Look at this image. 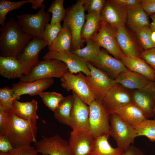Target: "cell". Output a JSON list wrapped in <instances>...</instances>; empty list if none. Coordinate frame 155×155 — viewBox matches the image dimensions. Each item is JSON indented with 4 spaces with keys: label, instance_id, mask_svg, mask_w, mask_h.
Instances as JSON below:
<instances>
[{
    "label": "cell",
    "instance_id": "obj_1",
    "mask_svg": "<svg viewBox=\"0 0 155 155\" xmlns=\"http://www.w3.org/2000/svg\"><path fill=\"white\" fill-rule=\"evenodd\" d=\"M1 56L16 57L23 51L33 38L25 33L17 21L10 17L0 28Z\"/></svg>",
    "mask_w": 155,
    "mask_h": 155
},
{
    "label": "cell",
    "instance_id": "obj_2",
    "mask_svg": "<svg viewBox=\"0 0 155 155\" xmlns=\"http://www.w3.org/2000/svg\"><path fill=\"white\" fill-rule=\"evenodd\" d=\"M9 113V121L5 134L14 148L30 145L36 142L37 120L23 119Z\"/></svg>",
    "mask_w": 155,
    "mask_h": 155
},
{
    "label": "cell",
    "instance_id": "obj_3",
    "mask_svg": "<svg viewBox=\"0 0 155 155\" xmlns=\"http://www.w3.org/2000/svg\"><path fill=\"white\" fill-rule=\"evenodd\" d=\"M85 1V0H78L75 3L66 9L63 26L68 27L71 33L72 50L82 48L85 42L81 36L82 28L86 20L85 10L84 7Z\"/></svg>",
    "mask_w": 155,
    "mask_h": 155
},
{
    "label": "cell",
    "instance_id": "obj_4",
    "mask_svg": "<svg viewBox=\"0 0 155 155\" xmlns=\"http://www.w3.org/2000/svg\"><path fill=\"white\" fill-rule=\"evenodd\" d=\"M69 71L67 65L55 59L39 61L32 68L29 75H24L20 81L29 82L36 80L53 78H63Z\"/></svg>",
    "mask_w": 155,
    "mask_h": 155
},
{
    "label": "cell",
    "instance_id": "obj_5",
    "mask_svg": "<svg viewBox=\"0 0 155 155\" xmlns=\"http://www.w3.org/2000/svg\"><path fill=\"white\" fill-rule=\"evenodd\" d=\"M45 8L40 9L34 14L26 13L16 16L17 22L22 31L33 38L43 39L46 26L51 22L50 13L45 11Z\"/></svg>",
    "mask_w": 155,
    "mask_h": 155
},
{
    "label": "cell",
    "instance_id": "obj_6",
    "mask_svg": "<svg viewBox=\"0 0 155 155\" xmlns=\"http://www.w3.org/2000/svg\"><path fill=\"white\" fill-rule=\"evenodd\" d=\"M109 133L115 141L117 147L124 151L134 143L137 137L133 126L123 121L115 113L110 115Z\"/></svg>",
    "mask_w": 155,
    "mask_h": 155
},
{
    "label": "cell",
    "instance_id": "obj_7",
    "mask_svg": "<svg viewBox=\"0 0 155 155\" xmlns=\"http://www.w3.org/2000/svg\"><path fill=\"white\" fill-rule=\"evenodd\" d=\"M90 75H85L86 82L96 100L100 102L106 95L116 83L105 72L87 62Z\"/></svg>",
    "mask_w": 155,
    "mask_h": 155
},
{
    "label": "cell",
    "instance_id": "obj_8",
    "mask_svg": "<svg viewBox=\"0 0 155 155\" xmlns=\"http://www.w3.org/2000/svg\"><path fill=\"white\" fill-rule=\"evenodd\" d=\"M75 74L69 71L61 78V85L68 91L72 90L88 105L95 100L85 80L84 74L80 72Z\"/></svg>",
    "mask_w": 155,
    "mask_h": 155
},
{
    "label": "cell",
    "instance_id": "obj_9",
    "mask_svg": "<svg viewBox=\"0 0 155 155\" xmlns=\"http://www.w3.org/2000/svg\"><path fill=\"white\" fill-rule=\"evenodd\" d=\"M89 106V130L94 139L108 133L110 115L101 103L95 100Z\"/></svg>",
    "mask_w": 155,
    "mask_h": 155
},
{
    "label": "cell",
    "instance_id": "obj_10",
    "mask_svg": "<svg viewBox=\"0 0 155 155\" xmlns=\"http://www.w3.org/2000/svg\"><path fill=\"white\" fill-rule=\"evenodd\" d=\"M117 29L109 24L100 21V28L91 40L104 48L114 57L121 60L125 55L116 39Z\"/></svg>",
    "mask_w": 155,
    "mask_h": 155
},
{
    "label": "cell",
    "instance_id": "obj_11",
    "mask_svg": "<svg viewBox=\"0 0 155 155\" xmlns=\"http://www.w3.org/2000/svg\"><path fill=\"white\" fill-rule=\"evenodd\" d=\"M155 86L151 81L143 88L132 90L131 102L140 108L146 119L154 117Z\"/></svg>",
    "mask_w": 155,
    "mask_h": 155
},
{
    "label": "cell",
    "instance_id": "obj_12",
    "mask_svg": "<svg viewBox=\"0 0 155 155\" xmlns=\"http://www.w3.org/2000/svg\"><path fill=\"white\" fill-rule=\"evenodd\" d=\"M132 102V90L116 83L108 92L101 102L110 115L119 108Z\"/></svg>",
    "mask_w": 155,
    "mask_h": 155
},
{
    "label": "cell",
    "instance_id": "obj_13",
    "mask_svg": "<svg viewBox=\"0 0 155 155\" xmlns=\"http://www.w3.org/2000/svg\"><path fill=\"white\" fill-rule=\"evenodd\" d=\"M44 60L55 59L65 63L69 71L77 74L81 72L86 75H90V72L86 61L71 51L54 52L49 51L43 56Z\"/></svg>",
    "mask_w": 155,
    "mask_h": 155
},
{
    "label": "cell",
    "instance_id": "obj_14",
    "mask_svg": "<svg viewBox=\"0 0 155 155\" xmlns=\"http://www.w3.org/2000/svg\"><path fill=\"white\" fill-rule=\"evenodd\" d=\"M47 46L46 42L43 39L33 38L23 51L16 57L24 68V75H29L32 68L38 63L39 53Z\"/></svg>",
    "mask_w": 155,
    "mask_h": 155
},
{
    "label": "cell",
    "instance_id": "obj_15",
    "mask_svg": "<svg viewBox=\"0 0 155 155\" xmlns=\"http://www.w3.org/2000/svg\"><path fill=\"white\" fill-rule=\"evenodd\" d=\"M101 22L109 24L115 29L125 25L127 18V9L114 0H106L100 15Z\"/></svg>",
    "mask_w": 155,
    "mask_h": 155
},
{
    "label": "cell",
    "instance_id": "obj_16",
    "mask_svg": "<svg viewBox=\"0 0 155 155\" xmlns=\"http://www.w3.org/2000/svg\"><path fill=\"white\" fill-rule=\"evenodd\" d=\"M38 152L42 155H72L68 142L58 135L44 137L34 143Z\"/></svg>",
    "mask_w": 155,
    "mask_h": 155
},
{
    "label": "cell",
    "instance_id": "obj_17",
    "mask_svg": "<svg viewBox=\"0 0 155 155\" xmlns=\"http://www.w3.org/2000/svg\"><path fill=\"white\" fill-rule=\"evenodd\" d=\"M90 63L114 80L121 73L129 70L120 60L112 57L105 49L101 50L95 60Z\"/></svg>",
    "mask_w": 155,
    "mask_h": 155
},
{
    "label": "cell",
    "instance_id": "obj_18",
    "mask_svg": "<svg viewBox=\"0 0 155 155\" xmlns=\"http://www.w3.org/2000/svg\"><path fill=\"white\" fill-rule=\"evenodd\" d=\"M94 138L89 130H73L68 144L72 155H88L92 150Z\"/></svg>",
    "mask_w": 155,
    "mask_h": 155
},
{
    "label": "cell",
    "instance_id": "obj_19",
    "mask_svg": "<svg viewBox=\"0 0 155 155\" xmlns=\"http://www.w3.org/2000/svg\"><path fill=\"white\" fill-rule=\"evenodd\" d=\"M74 101L71 111L70 126L74 130H89L90 107L74 92Z\"/></svg>",
    "mask_w": 155,
    "mask_h": 155
},
{
    "label": "cell",
    "instance_id": "obj_20",
    "mask_svg": "<svg viewBox=\"0 0 155 155\" xmlns=\"http://www.w3.org/2000/svg\"><path fill=\"white\" fill-rule=\"evenodd\" d=\"M54 82L52 78L40 79L29 82L20 81L13 85L11 88L12 96L15 99L18 100L22 95L28 94L32 96L39 95L50 87Z\"/></svg>",
    "mask_w": 155,
    "mask_h": 155
},
{
    "label": "cell",
    "instance_id": "obj_21",
    "mask_svg": "<svg viewBox=\"0 0 155 155\" xmlns=\"http://www.w3.org/2000/svg\"><path fill=\"white\" fill-rule=\"evenodd\" d=\"M116 39L120 48L125 56L140 57L144 51L125 25L117 29Z\"/></svg>",
    "mask_w": 155,
    "mask_h": 155
},
{
    "label": "cell",
    "instance_id": "obj_22",
    "mask_svg": "<svg viewBox=\"0 0 155 155\" xmlns=\"http://www.w3.org/2000/svg\"><path fill=\"white\" fill-rule=\"evenodd\" d=\"M24 68L16 57L0 56V74L8 79L20 78L25 75Z\"/></svg>",
    "mask_w": 155,
    "mask_h": 155
},
{
    "label": "cell",
    "instance_id": "obj_23",
    "mask_svg": "<svg viewBox=\"0 0 155 155\" xmlns=\"http://www.w3.org/2000/svg\"><path fill=\"white\" fill-rule=\"evenodd\" d=\"M120 60L129 70L142 75L151 81L155 80V70L140 57L124 55Z\"/></svg>",
    "mask_w": 155,
    "mask_h": 155
},
{
    "label": "cell",
    "instance_id": "obj_24",
    "mask_svg": "<svg viewBox=\"0 0 155 155\" xmlns=\"http://www.w3.org/2000/svg\"><path fill=\"white\" fill-rule=\"evenodd\" d=\"M115 80L116 83L131 90L142 88L152 81L142 75L129 70L121 73Z\"/></svg>",
    "mask_w": 155,
    "mask_h": 155
},
{
    "label": "cell",
    "instance_id": "obj_25",
    "mask_svg": "<svg viewBox=\"0 0 155 155\" xmlns=\"http://www.w3.org/2000/svg\"><path fill=\"white\" fill-rule=\"evenodd\" d=\"M38 103L34 99L30 101L22 102L15 99L13 104L11 113L17 117L23 119H40L37 114Z\"/></svg>",
    "mask_w": 155,
    "mask_h": 155
},
{
    "label": "cell",
    "instance_id": "obj_26",
    "mask_svg": "<svg viewBox=\"0 0 155 155\" xmlns=\"http://www.w3.org/2000/svg\"><path fill=\"white\" fill-rule=\"evenodd\" d=\"M115 113L124 121L133 126L146 119L142 111L132 102L119 108Z\"/></svg>",
    "mask_w": 155,
    "mask_h": 155
},
{
    "label": "cell",
    "instance_id": "obj_27",
    "mask_svg": "<svg viewBox=\"0 0 155 155\" xmlns=\"http://www.w3.org/2000/svg\"><path fill=\"white\" fill-rule=\"evenodd\" d=\"M126 23L135 32L150 25L147 14L140 5L127 9Z\"/></svg>",
    "mask_w": 155,
    "mask_h": 155
},
{
    "label": "cell",
    "instance_id": "obj_28",
    "mask_svg": "<svg viewBox=\"0 0 155 155\" xmlns=\"http://www.w3.org/2000/svg\"><path fill=\"white\" fill-rule=\"evenodd\" d=\"M109 136L108 133L94 139L92 149L88 155H121L123 151L111 145Z\"/></svg>",
    "mask_w": 155,
    "mask_h": 155
},
{
    "label": "cell",
    "instance_id": "obj_29",
    "mask_svg": "<svg viewBox=\"0 0 155 155\" xmlns=\"http://www.w3.org/2000/svg\"><path fill=\"white\" fill-rule=\"evenodd\" d=\"M74 101L73 94L65 97L53 112L55 118L61 123L70 126L71 114Z\"/></svg>",
    "mask_w": 155,
    "mask_h": 155
},
{
    "label": "cell",
    "instance_id": "obj_30",
    "mask_svg": "<svg viewBox=\"0 0 155 155\" xmlns=\"http://www.w3.org/2000/svg\"><path fill=\"white\" fill-rule=\"evenodd\" d=\"M63 28L51 46L48 47L49 51L61 52L71 51L72 37L69 29L66 26Z\"/></svg>",
    "mask_w": 155,
    "mask_h": 155
},
{
    "label": "cell",
    "instance_id": "obj_31",
    "mask_svg": "<svg viewBox=\"0 0 155 155\" xmlns=\"http://www.w3.org/2000/svg\"><path fill=\"white\" fill-rule=\"evenodd\" d=\"M86 20L82 28L81 36L85 42L91 39L98 31L100 26V14L96 13H88L86 15Z\"/></svg>",
    "mask_w": 155,
    "mask_h": 155
},
{
    "label": "cell",
    "instance_id": "obj_32",
    "mask_svg": "<svg viewBox=\"0 0 155 155\" xmlns=\"http://www.w3.org/2000/svg\"><path fill=\"white\" fill-rule=\"evenodd\" d=\"M86 46L84 48L72 50L71 51L86 61L93 62L99 53L100 46L91 39L86 41Z\"/></svg>",
    "mask_w": 155,
    "mask_h": 155
},
{
    "label": "cell",
    "instance_id": "obj_33",
    "mask_svg": "<svg viewBox=\"0 0 155 155\" xmlns=\"http://www.w3.org/2000/svg\"><path fill=\"white\" fill-rule=\"evenodd\" d=\"M133 127L137 137L145 136L150 141L155 142V119H145Z\"/></svg>",
    "mask_w": 155,
    "mask_h": 155
},
{
    "label": "cell",
    "instance_id": "obj_34",
    "mask_svg": "<svg viewBox=\"0 0 155 155\" xmlns=\"http://www.w3.org/2000/svg\"><path fill=\"white\" fill-rule=\"evenodd\" d=\"M64 0H53L48 8L47 12L52 14L50 23L51 24L63 21L66 13V9L64 7Z\"/></svg>",
    "mask_w": 155,
    "mask_h": 155
},
{
    "label": "cell",
    "instance_id": "obj_35",
    "mask_svg": "<svg viewBox=\"0 0 155 155\" xmlns=\"http://www.w3.org/2000/svg\"><path fill=\"white\" fill-rule=\"evenodd\" d=\"M30 0H22L12 1L7 0L0 1V24L1 26L5 23L6 16L10 11L20 8L23 5L30 3Z\"/></svg>",
    "mask_w": 155,
    "mask_h": 155
},
{
    "label": "cell",
    "instance_id": "obj_36",
    "mask_svg": "<svg viewBox=\"0 0 155 155\" xmlns=\"http://www.w3.org/2000/svg\"><path fill=\"white\" fill-rule=\"evenodd\" d=\"M152 32L150 26L144 27L135 32L138 42L144 50L155 48V43L151 38Z\"/></svg>",
    "mask_w": 155,
    "mask_h": 155
},
{
    "label": "cell",
    "instance_id": "obj_37",
    "mask_svg": "<svg viewBox=\"0 0 155 155\" xmlns=\"http://www.w3.org/2000/svg\"><path fill=\"white\" fill-rule=\"evenodd\" d=\"M39 95L44 104L49 109L54 112L58 107L60 102L65 97L61 94L55 92H42Z\"/></svg>",
    "mask_w": 155,
    "mask_h": 155
},
{
    "label": "cell",
    "instance_id": "obj_38",
    "mask_svg": "<svg viewBox=\"0 0 155 155\" xmlns=\"http://www.w3.org/2000/svg\"><path fill=\"white\" fill-rule=\"evenodd\" d=\"M63 28L61 22L53 24L49 23L46 26L44 32L43 39L46 42L48 47L51 45Z\"/></svg>",
    "mask_w": 155,
    "mask_h": 155
},
{
    "label": "cell",
    "instance_id": "obj_39",
    "mask_svg": "<svg viewBox=\"0 0 155 155\" xmlns=\"http://www.w3.org/2000/svg\"><path fill=\"white\" fill-rule=\"evenodd\" d=\"M12 93L11 88L8 87L0 89V105L8 113H11L13 102L15 99Z\"/></svg>",
    "mask_w": 155,
    "mask_h": 155
},
{
    "label": "cell",
    "instance_id": "obj_40",
    "mask_svg": "<svg viewBox=\"0 0 155 155\" xmlns=\"http://www.w3.org/2000/svg\"><path fill=\"white\" fill-rule=\"evenodd\" d=\"M105 2L104 0H85L84 7L88 13H96L100 15Z\"/></svg>",
    "mask_w": 155,
    "mask_h": 155
},
{
    "label": "cell",
    "instance_id": "obj_41",
    "mask_svg": "<svg viewBox=\"0 0 155 155\" xmlns=\"http://www.w3.org/2000/svg\"><path fill=\"white\" fill-rule=\"evenodd\" d=\"M38 153L36 148L26 145L14 148L8 153L9 155H37Z\"/></svg>",
    "mask_w": 155,
    "mask_h": 155
},
{
    "label": "cell",
    "instance_id": "obj_42",
    "mask_svg": "<svg viewBox=\"0 0 155 155\" xmlns=\"http://www.w3.org/2000/svg\"><path fill=\"white\" fill-rule=\"evenodd\" d=\"M9 121V113L0 105V135H5Z\"/></svg>",
    "mask_w": 155,
    "mask_h": 155
},
{
    "label": "cell",
    "instance_id": "obj_43",
    "mask_svg": "<svg viewBox=\"0 0 155 155\" xmlns=\"http://www.w3.org/2000/svg\"><path fill=\"white\" fill-rule=\"evenodd\" d=\"M140 57L144 60L155 70V48L144 50Z\"/></svg>",
    "mask_w": 155,
    "mask_h": 155
},
{
    "label": "cell",
    "instance_id": "obj_44",
    "mask_svg": "<svg viewBox=\"0 0 155 155\" xmlns=\"http://www.w3.org/2000/svg\"><path fill=\"white\" fill-rule=\"evenodd\" d=\"M140 5L148 15L155 13V0H141Z\"/></svg>",
    "mask_w": 155,
    "mask_h": 155
},
{
    "label": "cell",
    "instance_id": "obj_45",
    "mask_svg": "<svg viewBox=\"0 0 155 155\" xmlns=\"http://www.w3.org/2000/svg\"><path fill=\"white\" fill-rule=\"evenodd\" d=\"M14 148L5 135H0V152L8 153Z\"/></svg>",
    "mask_w": 155,
    "mask_h": 155
},
{
    "label": "cell",
    "instance_id": "obj_46",
    "mask_svg": "<svg viewBox=\"0 0 155 155\" xmlns=\"http://www.w3.org/2000/svg\"><path fill=\"white\" fill-rule=\"evenodd\" d=\"M117 4L128 9L140 5L141 0H114Z\"/></svg>",
    "mask_w": 155,
    "mask_h": 155
},
{
    "label": "cell",
    "instance_id": "obj_47",
    "mask_svg": "<svg viewBox=\"0 0 155 155\" xmlns=\"http://www.w3.org/2000/svg\"><path fill=\"white\" fill-rule=\"evenodd\" d=\"M121 155H145L143 152L137 147L130 145L123 151Z\"/></svg>",
    "mask_w": 155,
    "mask_h": 155
},
{
    "label": "cell",
    "instance_id": "obj_48",
    "mask_svg": "<svg viewBox=\"0 0 155 155\" xmlns=\"http://www.w3.org/2000/svg\"><path fill=\"white\" fill-rule=\"evenodd\" d=\"M44 1V0H30V3L32 4L33 9H36L38 8H45V5L43 4Z\"/></svg>",
    "mask_w": 155,
    "mask_h": 155
},
{
    "label": "cell",
    "instance_id": "obj_49",
    "mask_svg": "<svg viewBox=\"0 0 155 155\" xmlns=\"http://www.w3.org/2000/svg\"><path fill=\"white\" fill-rule=\"evenodd\" d=\"M150 16L152 22L150 24V27L152 32H155V13L152 14Z\"/></svg>",
    "mask_w": 155,
    "mask_h": 155
},
{
    "label": "cell",
    "instance_id": "obj_50",
    "mask_svg": "<svg viewBox=\"0 0 155 155\" xmlns=\"http://www.w3.org/2000/svg\"><path fill=\"white\" fill-rule=\"evenodd\" d=\"M151 38L152 40L155 43V32H152L151 34Z\"/></svg>",
    "mask_w": 155,
    "mask_h": 155
},
{
    "label": "cell",
    "instance_id": "obj_51",
    "mask_svg": "<svg viewBox=\"0 0 155 155\" xmlns=\"http://www.w3.org/2000/svg\"><path fill=\"white\" fill-rule=\"evenodd\" d=\"M0 155H9L8 153L0 152Z\"/></svg>",
    "mask_w": 155,
    "mask_h": 155
},
{
    "label": "cell",
    "instance_id": "obj_52",
    "mask_svg": "<svg viewBox=\"0 0 155 155\" xmlns=\"http://www.w3.org/2000/svg\"><path fill=\"white\" fill-rule=\"evenodd\" d=\"M153 113L154 115H155V97L154 98V106L153 109Z\"/></svg>",
    "mask_w": 155,
    "mask_h": 155
},
{
    "label": "cell",
    "instance_id": "obj_53",
    "mask_svg": "<svg viewBox=\"0 0 155 155\" xmlns=\"http://www.w3.org/2000/svg\"><path fill=\"white\" fill-rule=\"evenodd\" d=\"M154 85H155V79L154 80Z\"/></svg>",
    "mask_w": 155,
    "mask_h": 155
},
{
    "label": "cell",
    "instance_id": "obj_54",
    "mask_svg": "<svg viewBox=\"0 0 155 155\" xmlns=\"http://www.w3.org/2000/svg\"><path fill=\"white\" fill-rule=\"evenodd\" d=\"M154 119H155V115L154 116Z\"/></svg>",
    "mask_w": 155,
    "mask_h": 155
}]
</instances>
